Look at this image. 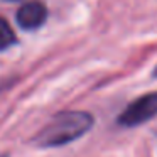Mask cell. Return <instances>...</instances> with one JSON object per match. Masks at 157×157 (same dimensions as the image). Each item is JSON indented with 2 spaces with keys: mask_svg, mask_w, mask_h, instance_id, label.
Returning a JSON list of instances; mask_svg holds the SVG:
<instances>
[{
  "mask_svg": "<svg viewBox=\"0 0 157 157\" xmlns=\"http://www.w3.org/2000/svg\"><path fill=\"white\" fill-rule=\"evenodd\" d=\"M48 19V9L39 0H31L24 4L15 14L17 25L24 31H36L39 29Z\"/></svg>",
  "mask_w": 157,
  "mask_h": 157,
  "instance_id": "cell-3",
  "label": "cell"
},
{
  "mask_svg": "<svg viewBox=\"0 0 157 157\" xmlns=\"http://www.w3.org/2000/svg\"><path fill=\"white\" fill-rule=\"evenodd\" d=\"M0 157H9V154H4V155H0Z\"/></svg>",
  "mask_w": 157,
  "mask_h": 157,
  "instance_id": "cell-6",
  "label": "cell"
},
{
  "mask_svg": "<svg viewBox=\"0 0 157 157\" xmlns=\"http://www.w3.org/2000/svg\"><path fill=\"white\" fill-rule=\"evenodd\" d=\"M17 42V37H15V32L12 31V27L9 25V22L5 19L0 17V52L7 51L9 48Z\"/></svg>",
  "mask_w": 157,
  "mask_h": 157,
  "instance_id": "cell-4",
  "label": "cell"
},
{
  "mask_svg": "<svg viewBox=\"0 0 157 157\" xmlns=\"http://www.w3.org/2000/svg\"><path fill=\"white\" fill-rule=\"evenodd\" d=\"M5 2H17V0H5Z\"/></svg>",
  "mask_w": 157,
  "mask_h": 157,
  "instance_id": "cell-7",
  "label": "cell"
},
{
  "mask_svg": "<svg viewBox=\"0 0 157 157\" xmlns=\"http://www.w3.org/2000/svg\"><path fill=\"white\" fill-rule=\"evenodd\" d=\"M93 125H95V118L88 112H71V110L61 112L52 117L48 125L36 133L31 144L41 149L61 147L88 133Z\"/></svg>",
  "mask_w": 157,
  "mask_h": 157,
  "instance_id": "cell-1",
  "label": "cell"
},
{
  "mask_svg": "<svg viewBox=\"0 0 157 157\" xmlns=\"http://www.w3.org/2000/svg\"><path fill=\"white\" fill-rule=\"evenodd\" d=\"M152 76H154V78H157V66H155V69H154V73H152Z\"/></svg>",
  "mask_w": 157,
  "mask_h": 157,
  "instance_id": "cell-5",
  "label": "cell"
},
{
  "mask_svg": "<svg viewBox=\"0 0 157 157\" xmlns=\"http://www.w3.org/2000/svg\"><path fill=\"white\" fill-rule=\"evenodd\" d=\"M154 117H157V91L147 93L132 101L118 115L117 123L120 127H137Z\"/></svg>",
  "mask_w": 157,
  "mask_h": 157,
  "instance_id": "cell-2",
  "label": "cell"
}]
</instances>
